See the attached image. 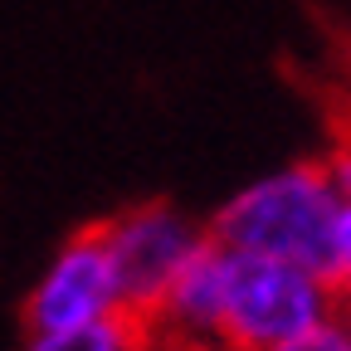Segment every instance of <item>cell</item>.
I'll return each instance as SVG.
<instances>
[{"label":"cell","mask_w":351,"mask_h":351,"mask_svg":"<svg viewBox=\"0 0 351 351\" xmlns=\"http://www.w3.org/2000/svg\"><path fill=\"white\" fill-rule=\"evenodd\" d=\"M337 210H341V191L332 181L327 161L302 156V161L274 166L254 181H244L205 219V230L230 254L283 258V263H298V269H313L327 278Z\"/></svg>","instance_id":"6da1fadb"},{"label":"cell","mask_w":351,"mask_h":351,"mask_svg":"<svg viewBox=\"0 0 351 351\" xmlns=\"http://www.w3.org/2000/svg\"><path fill=\"white\" fill-rule=\"evenodd\" d=\"M341 313L332 283L283 258L225 249V307L219 351H278Z\"/></svg>","instance_id":"7a4b0ae2"},{"label":"cell","mask_w":351,"mask_h":351,"mask_svg":"<svg viewBox=\"0 0 351 351\" xmlns=\"http://www.w3.org/2000/svg\"><path fill=\"white\" fill-rule=\"evenodd\" d=\"M93 230L103 239L108 269H112V283H117V307L132 322H147L156 313V302L171 288V278L210 239L205 219L186 215L181 205H171L161 195L112 210Z\"/></svg>","instance_id":"3957f363"},{"label":"cell","mask_w":351,"mask_h":351,"mask_svg":"<svg viewBox=\"0 0 351 351\" xmlns=\"http://www.w3.org/2000/svg\"><path fill=\"white\" fill-rule=\"evenodd\" d=\"M112 313H122L117 283H112L98 230L88 225V230L69 234L54 249V258L44 263V274L34 278V288L20 307V322H25V337H49V332H73L88 322H103Z\"/></svg>","instance_id":"277c9868"},{"label":"cell","mask_w":351,"mask_h":351,"mask_svg":"<svg viewBox=\"0 0 351 351\" xmlns=\"http://www.w3.org/2000/svg\"><path fill=\"white\" fill-rule=\"evenodd\" d=\"M219 307H225V249L205 239L186 258V269L171 278L156 313L142 327L171 341H186L195 351H219Z\"/></svg>","instance_id":"5b68a950"},{"label":"cell","mask_w":351,"mask_h":351,"mask_svg":"<svg viewBox=\"0 0 351 351\" xmlns=\"http://www.w3.org/2000/svg\"><path fill=\"white\" fill-rule=\"evenodd\" d=\"M142 337V322L127 313H112L103 322H88L73 332H49V337H25V351H132Z\"/></svg>","instance_id":"8992f818"},{"label":"cell","mask_w":351,"mask_h":351,"mask_svg":"<svg viewBox=\"0 0 351 351\" xmlns=\"http://www.w3.org/2000/svg\"><path fill=\"white\" fill-rule=\"evenodd\" d=\"M327 283L341 302V313H351V195L337 210V225H332V254H327Z\"/></svg>","instance_id":"52a82bcc"},{"label":"cell","mask_w":351,"mask_h":351,"mask_svg":"<svg viewBox=\"0 0 351 351\" xmlns=\"http://www.w3.org/2000/svg\"><path fill=\"white\" fill-rule=\"evenodd\" d=\"M278 351H351V313H337L332 322L302 332L298 341L278 346Z\"/></svg>","instance_id":"ba28073f"},{"label":"cell","mask_w":351,"mask_h":351,"mask_svg":"<svg viewBox=\"0 0 351 351\" xmlns=\"http://www.w3.org/2000/svg\"><path fill=\"white\" fill-rule=\"evenodd\" d=\"M132 351H195V346L171 341V337H161V332H147V327H142V337H137V346H132Z\"/></svg>","instance_id":"9c48e42d"}]
</instances>
